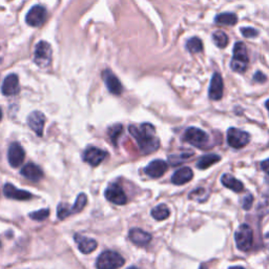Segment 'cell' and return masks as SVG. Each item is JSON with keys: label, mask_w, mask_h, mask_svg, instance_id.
Segmentation results:
<instances>
[{"label": "cell", "mask_w": 269, "mask_h": 269, "mask_svg": "<svg viewBox=\"0 0 269 269\" xmlns=\"http://www.w3.org/2000/svg\"><path fill=\"white\" fill-rule=\"evenodd\" d=\"M87 203H88L87 195L86 194H80L78 196V198H77V200H76L74 206L72 207V212H76V214H77V212H80L84 208V206L87 205Z\"/></svg>", "instance_id": "31"}, {"label": "cell", "mask_w": 269, "mask_h": 269, "mask_svg": "<svg viewBox=\"0 0 269 269\" xmlns=\"http://www.w3.org/2000/svg\"><path fill=\"white\" fill-rule=\"evenodd\" d=\"M169 215H171V211L165 204H159L151 210V217L157 221L166 220Z\"/></svg>", "instance_id": "24"}, {"label": "cell", "mask_w": 269, "mask_h": 269, "mask_svg": "<svg viewBox=\"0 0 269 269\" xmlns=\"http://www.w3.org/2000/svg\"><path fill=\"white\" fill-rule=\"evenodd\" d=\"M20 173L23 177H25L26 179H29L31 181H34V182H38L42 178H44V173H42L40 167L33 164V163H29V164L24 165Z\"/></svg>", "instance_id": "20"}, {"label": "cell", "mask_w": 269, "mask_h": 269, "mask_svg": "<svg viewBox=\"0 0 269 269\" xmlns=\"http://www.w3.org/2000/svg\"><path fill=\"white\" fill-rule=\"evenodd\" d=\"M104 196L106 200L116 205H124L127 202V197L123 188L117 183H111L105 189Z\"/></svg>", "instance_id": "8"}, {"label": "cell", "mask_w": 269, "mask_h": 269, "mask_svg": "<svg viewBox=\"0 0 269 269\" xmlns=\"http://www.w3.org/2000/svg\"><path fill=\"white\" fill-rule=\"evenodd\" d=\"M50 216V210L49 209H40L34 212H31L30 218L35 220V221H44Z\"/></svg>", "instance_id": "33"}, {"label": "cell", "mask_w": 269, "mask_h": 269, "mask_svg": "<svg viewBox=\"0 0 269 269\" xmlns=\"http://www.w3.org/2000/svg\"><path fill=\"white\" fill-rule=\"evenodd\" d=\"M108 136L114 145H117V141L123 133V126L121 124H115L108 129Z\"/></svg>", "instance_id": "27"}, {"label": "cell", "mask_w": 269, "mask_h": 269, "mask_svg": "<svg viewBox=\"0 0 269 269\" xmlns=\"http://www.w3.org/2000/svg\"><path fill=\"white\" fill-rule=\"evenodd\" d=\"M219 161H221V157L218 155H214V153L205 155V156H203V157H201L199 160H198L197 167L200 168V169H206L214 164H216Z\"/></svg>", "instance_id": "23"}, {"label": "cell", "mask_w": 269, "mask_h": 269, "mask_svg": "<svg viewBox=\"0 0 269 269\" xmlns=\"http://www.w3.org/2000/svg\"><path fill=\"white\" fill-rule=\"evenodd\" d=\"M252 203H253V197L251 194H247L245 197H244V199L242 201V205H243V208L245 210H248L251 208L252 206Z\"/></svg>", "instance_id": "34"}, {"label": "cell", "mask_w": 269, "mask_h": 269, "mask_svg": "<svg viewBox=\"0 0 269 269\" xmlns=\"http://www.w3.org/2000/svg\"><path fill=\"white\" fill-rule=\"evenodd\" d=\"M129 237L135 245L140 246V247L146 246L147 244L150 243V241H151V235L140 228L131 229Z\"/></svg>", "instance_id": "19"}, {"label": "cell", "mask_w": 269, "mask_h": 269, "mask_svg": "<svg viewBox=\"0 0 269 269\" xmlns=\"http://www.w3.org/2000/svg\"><path fill=\"white\" fill-rule=\"evenodd\" d=\"M47 19V10L42 6L33 7L26 14L25 21L31 26H40Z\"/></svg>", "instance_id": "9"}, {"label": "cell", "mask_w": 269, "mask_h": 269, "mask_svg": "<svg viewBox=\"0 0 269 269\" xmlns=\"http://www.w3.org/2000/svg\"><path fill=\"white\" fill-rule=\"evenodd\" d=\"M254 80L258 82H264L266 80V76L261 72H258L256 75H254Z\"/></svg>", "instance_id": "36"}, {"label": "cell", "mask_w": 269, "mask_h": 269, "mask_svg": "<svg viewBox=\"0 0 269 269\" xmlns=\"http://www.w3.org/2000/svg\"><path fill=\"white\" fill-rule=\"evenodd\" d=\"M227 142L228 145L232 146L233 148L236 149L242 148L246 146L249 142V134L241 130L235 129V127H232V129H229L227 132Z\"/></svg>", "instance_id": "7"}, {"label": "cell", "mask_w": 269, "mask_h": 269, "mask_svg": "<svg viewBox=\"0 0 269 269\" xmlns=\"http://www.w3.org/2000/svg\"><path fill=\"white\" fill-rule=\"evenodd\" d=\"M127 269H137V267H130V268H127Z\"/></svg>", "instance_id": "42"}, {"label": "cell", "mask_w": 269, "mask_h": 269, "mask_svg": "<svg viewBox=\"0 0 269 269\" xmlns=\"http://www.w3.org/2000/svg\"><path fill=\"white\" fill-rule=\"evenodd\" d=\"M125 263L124 258L116 251L106 250L98 257L96 262L97 269H118Z\"/></svg>", "instance_id": "2"}, {"label": "cell", "mask_w": 269, "mask_h": 269, "mask_svg": "<svg viewBox=\"0 0 269 269\" xmlns=\"http://www.w3.org/2000/svg\"><path fill=\"white\" fill-rule=\"evenodd\" d=\"M186 49L195 54V53H200L202 50H203V45H202V41L199 39V38H197V37H194L191 39H189L187 41V44H186Z\"/></svg>", "instance_id": "30"}, {"label": "cell", "mask_w": 269, "mask_h": 269, "mask_svg": "<svg viewBox=\"0 0 269 269\" xmlns=\"http://www.w3.org/2000/svg\"><path fill=\"white\" fill-rule=\"evenodd\" d=\"M130 134L136 139L141 152L144 155L151 153L160 146V141L156 137V130L152 124L143 123L140 126L131 125Z\"/></svg>", "instance_id": "1"}, {"label": "cell", "mask_w": 269, "mask_h": 269, "mask_svg": "<svg viewBox=\"0 0 269 269\" xmlns=\"http://www.w3.org/2000/svg\"><path fill=\"white\" fill-rule=\"evenodd\" d=\"M200 269H207V267H206L205 265H202V266L200 267Z\"/></svg>", "instance_id": "41"}, {"label": "cell", "mask_w": 269, "mask_h": 269, "mask_svg": "<svg viewBox=\"0 0 269 269\" xmlns=\"http://www.w3.org/2000/svg\"><path fill=\"white\" fill-rule=\"evenodd\" d=\"M2 119H3V111L0 109V121H2Z\"/></svg>", "instance_id": "39"}, {"label": "cell", "mask_w": 269, "mask_h": 269, "mask_svg": "<svg viewBox=\"0 0 269 269\" xmlns=\"http://www.w3.org/2000/svg\"><path fill=\"white\" fill-rule=\"evenodd\" d=\"M107 156V152L97 148V147H89L83 153V160L92 166H98Z\"/></svg>", "instance_id": "11"}, {"label": "cell", "mask_w": 269, "mask_h": 269, "mask_svg": "<svg viewBox=\"0 0 269 269\" xmlns=\"http://www.w3.org/2000/svg\"><path fill=\"white\" fill-rule=\"evenodd\" d=\"M74 240L79 250L84 254H89L93 252L97 248V245H98L94 239L82 236L80 234H76L74 236Z\"/></svg>", "instance_id": "17"}, {"label": "cell", "mask_w": 269, "mask_h": 269, "mask_svg": "<svg viewBox=\"0 0 269 269\" xmlns=\"http://www.w3.org/2000/svg\"><path fill=\"white\" fill-rule=\"evenodd\" d=\"M3 94L5 96H15L19 93V78L15 74L9 75L3 84Z\"/></svg>", "instance_id": "18"}, {"label": "cell", "mask_w": 269, "mask_h": 269, "mask_svg": "<svg viewBox=\"0 0 269 269\" xmlns=\"http://www.w3.org/2000/svg\"><path fill=\"white\" fill-rule=\"evenodd\" d=\"M242 34L244 37H247V38H252V37H256L258 35V32L252 29V27H243L242 30Z\"/></svg>", "instance_id": "35"}, {"label": "cell", "mask_w": 269, "mask_h": 269, "mask_svg": "<svg viewBox=\"0 0 269 269\" xmlns=\"http://www.w3.org/2000/svg\"><path fill=\"white\" fill-rule=\"evenodd\" d=\"M0 61H2V60H0Z\"/></svg>", "instance_id": "44"}, {"label": "cell", "mask_w": 269, "mask_h": 269, "mask_svg": "<svg viewBox=\"0 0 269 269\" xmlns=\"http://www.w3.org/2000/svg\"><path fill=\"white\" fill-rule=\"evenodd\" d=\"M223 91H224V84L223 79L220 76V74L215 73L212 75L210 86H209V98L211 100L218 101L223 97Z\"/></svg>", "instance_id": "14"}, {"label": "cell", "mask_w": 269, "mask_h": 269, "mask_svg": "<svg viewBox=\"0 0 269 269\" xmlns=\"http://www.w3.org/2000/svg\"><path fill=\"white\" fill-rule=\"evenodd\" d=\"M24 157L25 152L19 143L14 142L10 145L8 150V160L11 166L18 167L20 164L23 163Z\"/></svg>", "instance_id": "10"}, {"label": "cell", "mask_w": 269, "mask_h": 269, "mask_svg": "<svg viewBox=\"0 0 269 269\" xmlns=\"http://www.w3.org/2000/svg\"><path fill=\"white\" fill-rule=\"evenodd\" d=\"M0 246H2V243H0Z\"/></svg>", "instance_id": "43"}, {"label": "cell", "mask_w": 269, "mask_h": 269, "mask_svg": "<svg viewBox=\"0 0 269 269\" xmlns=\"http://www.w3.org/2000/svg\"><path fill=\"white\" fill-rule=\"evenodd\" d=\"M45 122H46V117L40 111H33L29 116V118H27L29 126L39 137H42V135H44Z\"/></svg>", "instance_id": "16"}, {"label": "cell", "mask_w": 269, "mask_h": 269, "mask_svg": "<svg viewBox=\"0 0 269 269\" xmlns=\"http://www.w3.org/2000/svg\"><path fill=\"white\" fill-rule=\"evenodd\" d=\"M261 167H262V169H263V171H264L266 174L269 175V159L263 161L262 164H261Z\"/></svg>", "instance_id": "37"}, {"label": "cell", "mask_w": 269, "mask_h": 269, "mask_svg": "<svg viewBox=\"0 0 269 269\" xmlns=\"http://www.w3.org/2000/svg\"><path fill=\"white\" fill-rule=\"evenodd\" d=\"M4 194L9 199L18 200V201H25L30 200L33 198V195L29 191H25L22 189H18L10 183H7L4 187Z\"/></svg>", "instance_id": "15"}, {"label": "cell", "mask_w": 269, "mask_h": 269, "mask_svg": "<svg viewBox=\"0 0 269 269\" xmlns=\"http://www.w3.org/2000/svg\"><path fill=\"white\" fill-rule=\"evenodd\" d=\"M249 62L246 46L243 42H237L234 48V57L230 63L232 68L237 73H243L246 70Z\"/></svg>", "instance_id": "3"}, {"label": "cell", "mask_w": 269, "mask_h": 269, "mask_svg": "<svg viewBox=\"0 0 269 269\" xmlns=\"http://www.w3.org/2000/svg\"><path fill=\"white\" fill-rule=\"evenodd\" d=\"M229 269H245V268L241 267V266H234V267H230Z\"/></svg>", "instance_id": "38"}, {"label": "cell", "mask_w": 269, "mask_h": 269, "mask_svg": "<svg viewBox=\"0 0 269 269\" xmlns=\"http://www.w3.org/2000/svg\"><path fill=\"white\" fill-rule=\"evenodd\" d=\"M266 107H267V109L269 110V100H267V102H266Z\"/></svg>", "instance_id": "40"}, {"label": "cell", "mask_w": 269, "mask_h": 269, "mask_svg": "<svg viewBox=\"0 0 269 269\" xmlns=\"http://www.w3.org/2000/svg\"><path fill=\"white\" fill-rule=\"evenodd\" d=\"M216 23L223 25H235L238 22V17L233 13H223L218 15L215 19Z\"/></svg>", "instance_id": "25"}, {"label": "cell", "mask_w": 269, "mask_h": 269, "mask_svg": "<svg viewBox=\"0 0 269 269\" xmlns=\"http://www.w3.org/2000/svg\"><path fill=\"white\" fill-rule=\"evenodd\" d=\"M70 214H72V208H69L68 204H64L61 203L58 205L57 208V216L60 220H64L65 218H67Z\"/></svg>", "instance_id": "32"}, {"label": "cell", "mask_w": 269, "mask_h": 269, "mask_svg": "<svg viewBox=\"0 0 269 269\" xmlns=\"http://www.w3.org/2000/svg\"><path fill=\"white\" fill-rule=\"evenodd\" d=\"M183 138L184 141H186L189 144L201 148L206 145L208 141L207 134L200 129H197V127H189V129H187L185 133H184Z\"/></svg>", "instance_id": "6"}, {"label": "cell", "mask_w": 269, "mask_h": 269, "mask_svg": "<svg viewBox=\"0 0 269 269\" xmlns=\"http://www.w3.org/2000/svg\"><path fill=\"white\" fill-rule=\"evenodd\" d=\"M167 169H168V164L165 161L153 160L145 167L144 172L148 177L152 179H158L167 172Z\"/></svg>", "instance_id": "13"}, {"label": "cell", "mask_w": 269, "mask_h": 269, "mask_svg": "<svg viewBox=\"0 0 269 269\" xmlns=\"http://www.w3.org/2000/svg\"><path fill=\"white\" fill-rule=\"evenodd\" d=\"M194 178V173L189 167H182L174 174L172 182L176 185H182L189 182Z\"/></svg>", "instance_id": "21"}, {"label": "cell", "mask_w": 269, "mask_h": 269, "mask_svg": "<svg viewBox=\"0 0 269 269\" xmlns=\"http://www.w3.org/2000/svg\"><path fill=\"white\" fill-rule=\"evenodd\" d=\"M102 77H103V80L105 82V86H106L107 90L112 95H116V96L121 95V93L123 91L122 84L114 73L110 72L109 69H105L102 74Z\"/></svg>", "instance_id": "12"}, {"label": "cell", "mask_w": 269, "mask_h": 269, "mask_svg": "<svg viewBox=\"0 0 269 269\" xmlns=\"http://www.w3.org/2000/svg\"><path fill=\"white\" fill-rule=\"evenodd\" d=\"M34 61L39 67H48L52 61V48L46 41H40L34 51Z\"/></svg>", "instance_id": "5"}, {"label": "cell", "mask_w": 269, "mask_h": 269, "mask_svg": "<svg viewBox=\"0 0 269 269\" xmlns=\"http://www.w3.org/2000/svg\"><path fill=\"white\" fill-rule=\"evenodd\" d=\"M257 212L260 216H266L269 214V190L262 195L257 207Z\"/></svg>", "instance_id": "26"}, {"label": "cell", "mask_w": 269, "mask_h": 269, "mask_svg": "<svg viewBox=\"0 0 269 269\" xmlns=\"http://www.w3.org/2000/svg\"><path fill=\"white\" fill-rule=\"evenodd\" d=\"M221 182L225 187H227V188H229L236 193H241V191H243V189H244V184L228 174H225L222 177Z\"/></svg>", "instance_id": "22"}, {"label": "cell", "mask_w": 269, "mask_h": 269, "mask_svg": "<svg viewBox=\"0 0 269 269\" xmlns=\"http://www.w3.org/2000/svg\"><path fill=\"white\" fill-rule=\"evenodd\" d=\"M212 39L219 48H225L228 45V36L222 31H217L212 34Z\"/></svg>", "instance_id": "29"}, {"label": "cell", "mask_w": 269, "mask_h": 269, "mask_svg": "<svg viewBox=\"0 0 269 269\" xmlns=\"http://www.w3.org/2000/svg\"><path fill=\"white\" fill-rule=\"evenodd\" d=\"M194 155L193 151H185V152H182L179 155H171L168 157L169 162H171L173 165H179L180 163L186 161L188 158H190L191 156Z\"/></svg>", "instance_id": "28"}, {"label": "cell", "mask_w": 269, "mask_h": 269, "mask_svg": "<svg viewBox=\"0 0 269 269\" xmlns=\"http://www.w3.org/2000/svg\"><path fill=\"white\" fill-rule=\"evenodd\" d=\"M235 239L237 247L240 250L248 251L253 244V232L250 228V226L247 224L240 225L236 232Z\"/></svg>", "instance_id": "4"}]
</instances>
